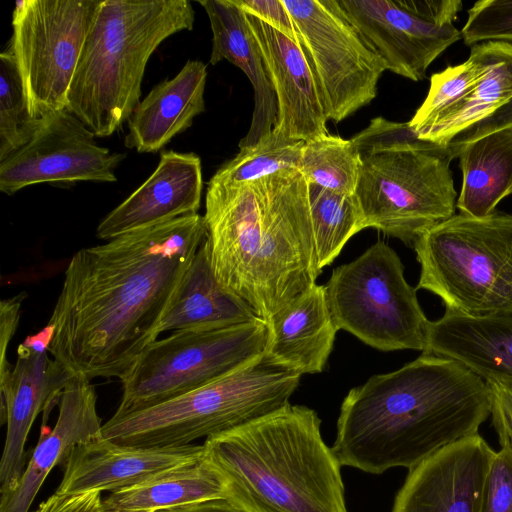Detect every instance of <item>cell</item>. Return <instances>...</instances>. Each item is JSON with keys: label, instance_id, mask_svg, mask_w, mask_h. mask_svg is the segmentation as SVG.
I'll return each instance as SVG.
<instances>
[{"label": "cell", "instance_id": "cell-1", "mask_svg": "<svg viewBox=\"0 0 512 512\" xmlns=\"http://www.w3.org/2000/svg\"><path fill=\"white\" fill-rule=\"evenodd\" d=\"M207 237L191 214L82 248L71 258L48 325L50 355L88 380L127 375Z\"/></svg>", "mask_w": 512, "mask_h": 512}, {"label": "cell", "instance_id": "cell-2", "mask_svg": "<svg viewBox=\"0 0 512 512\" xmlns=\"http://www.w3.org/2000/svg\"><path fill=\"white\" fill-rule=\"evenodd\" d=\"M490 414L483 379L453 359L422 353L348 392L331 448L342 466L365 473L410 470L477 434Z\"/></svg>", "mask_w": 512, "mask_h": 512}, {"label": "cell", "instance_id": "cell-3", "mask_svg": "<svg viewBox=\"0 0 512 512\" xmlns=\"http://www.w3.org/2000/svg\"><path fill=\"white\" fill-rule=\"evenodd\" d=\"M203 216L217 280L266 323L316 284L309 188L299 170L247 185L209 181Z\"/></svg>", "mask_w": 512, "mask_h": 512}, {"label": "cell", "instance_id": "cell-4", "mask_svg": "<svg viewBox=\"0 0 512 512\" xmlns=\"http://www.w3.org/2000/svg\"><path fill=\"white\" fill-rule=\"evenodd\" d=\"M321 419L288 403L205 439L225 477L227 501L243 512H348L341 464L323 440Z\"/></svg>", "mask_w": 512, "mask_h": 512}, {"label": "cell", "instance_id": "cell-5", "mask_svg": "<svg viewBox=\"0 0 512 512\" xmlns=\"http://www.w3.org/2000/svg\"><path fill=\"white\" fill-rule=\"evenodd\" d=\"M194 19L188 0H101L66 110L96 137L121 129L140 102L149 58L171 35L192 30Z\"/></svg>", "mask_w": 512, "mask_h": 512}, {"label": "cell", "instance_id": "cell-6", "mask_svg": "<svg viewBox=\"0 0 512 512\" xmlns=\"http://www.w3.org/2000/svg\"><path fill=\"white\" fill-rule=\"evenodd\" d=\"M302 374L265 352L243 367L156 406L112 416L102 436L114 443L178 447L246 425L287 405Z\"/></svg>", "mask_w": 512, "mask_h": 512}, {"label": "cell", "instance_id": "cell-7", "mask_svg": "<svg viewBox=\"0 0 512 512\" xmlns=\"http://www.w3.org/2000/svg\"><path fill=\"white\" fill-rule=\"evenodd\" d=\"M416 290L438 296L445 311L484 315L512 308V214H454L413 243Z\"/></svg>", "mask_w": 512, "mask_h": 512}, {"label": "cell", "instance_id": "cell-8", "mask_svg": "<svg viewBox=\"0 0 512 512\" xmlns=\"http://www.w3.org/2000/svg\"><path fill=\"white\" fill-rule=\"evenodd\" d=\"M459 150L426 141L415 147L361 156L355 195L365 228L407 245L455 214L451 161Z\"/></svg>", "mask_w": 512, "mask_h": 512}, {"label": "cell", "instance_id": "cell-9", "mask_svg": "<svg viewBox=\"0 0 512 512\" xmlns=\"http://www.w3.org/2000/svg\"><path fill=\"white\" fill-rule=\"evenodd\" d=\"M325 287L338 330L381 351H424L429 320L400 257L385 242L336 267Z\"/></svg>", "mask_w": 512, "mask_h": 512}, {"label": "cell", "instance_id": "cell-10", "mask_svg": "<svg viewBox=\"0 0 512 512\" xmlns=\"http://www.w3.org/2000/svg\"><path fill=\"white\" fill-rule=\"evenodd\" d=\"M261 318L218 329L178 330L152 342L121 380L114 417L138 412L221 378L261 356L267 346Z\"/></svg>", "mask_w": 512, "mask_h": 512}, {"label": "cell", "instance_id": "cell-11", "mask_svg": "<svg viewBox=\"0 0 512 512\" xmlns=\"http://www.w3.org/2000/svg\"><path fill=\"white\" fill-rule=\"evenodd\" d=\"M408 124L420 139L457 150L511 129L512 45H474L466 61L433 74Z\"/></svg>", "mask_w": 512, "mask_h": 512}, {"label": "cell", "instance_id": "cell-12", "mask_svg": "<svg viewBox=\"0 0 512 512\" xmlns=\"http://www.w3.org/2000/svg\"><path fill=\"white\" fill-rule=\"evenodd\" d=\"M101 0L15 3L8 51L35 120L66 109L67 94Z\"/></svg>", "mask_w": 512, "mask_h": 512}, {"label": "cell", "instance_id": "cell-13", "mask_svg": "<svg viewBox=\"0 0 512 512\" xmlns=\"http://www.w3.org/2000/svg\"><path fill=\"white\" fill-rule=\"evenodd\" d=\"M311 67L328 120L338 123L369 104L386 69L338 0H282Z\"/></svg>", "mask_w": 512, "mask_h": 512}, {"label": "cell", "instance_id": "cell-14", "mask_svg": "<svg viewBox=\"0 0 512 512\" xmlns=\"http://www.w3.org/2000/svg\"><path fill=\"white\" fill-rule=\"evenodd\" d=\"M386 69L421 81L432 62L460 40V0H338Z\"/></svg>", "mask_w": 512, "mask_h": 512}, {"label": "cell", "instance_id": "cell-15", "mask_svg": "<svg viewBox=\"0 0 512 512\" xmlns=\"http://www.w3.org/2000/svg\"><path fill=\"white\" fill-rule=\"evenodd\" d=\"M124 158L98 145L94 133L64 109L41 118L30 140L0 161V191L13 195L42 183L115 182Z\"/></svg>", "mask_w": 512, "mask_h": 512}, {"label": "cell", "instance_id": "cell-16", "mask_svg": "<svg viewBox=\"0 0 512 512\" xmlns=\"http://www.w3.org/2000/svg\"><path fill=\"white\" fill-rule=\"evenodd\" d=\"M52 329L47 324L27 337L17 350V360L0 381V418L6 437L0 461V494H8L25 470V443L41 411L59 400L73 376L61 363L48 356ZM0 496V497H1Z\"/></svg>", "mask_w": 512, "mask_h": 512}, {"label": "cell", "instance_id": "cell-17", "mask_svg": "<svg viewBox=\"0 0 512 512\" xmlns=\"http://www.w3.org/2000/svg\"><path fill=\"white\" fill-rule=\"evenodd\" d=\"M494 453L479 433L444 447L409 470L391 512H481Z\"/></svg>", "mask_w": 512, "mask_h": 512}, {"label": "cell", "instance_id": "cell-18", "mask_svg": "<svg viewBox=\"0 0 512 512\" xmlns=\"http://www.w3.org/2000/svg\"><path fill=\"white\" fill-rule=\"evenodd\" d=\"M203 454V444L142 448L120 445L102 436L74 447L63 464L56 493L115 492L197 460Z\"/></svg>", "mask_w": 512, "mask_h": 512}, {"label": "cell", "instance_id": "cell-19", "mask_svg": "<svg viewBox=\"0 0 512 512\" xmlns=\"http://www.w3.org/2000/svg\"><path fill=\"white\" fill-rule=\"evenodd\" d=\"M200 157L162 151L155 171L98 224L96 236L111 240L127 233L197 214L202 197Z\"/></svg>", "mask_w": 512, "mask_h": 512}, {"label": "cell", "instance_id": "cell-20", "mask_svg": "<svg viewBox=\"0 0 512 512\" xmlns=\"http://www.w3.org/2000/svg\"><path fill=\"white\" fill-rule=\"evenodd\" d=\"M277 98L273 130L292 140L328 134V120L311 67L298 43L247 14Z\"/></svg>", "mask_w": 512, "mask_h": 512}, {"label": "cell", "instance_id": "cell-21", "mask_svg": "<svg viewBox=\"0 0 512 512\" xmlns=\"http://www.w3.org/2000/svg\"><path fill=\"white\" fill-rule=\"evenodd\" d=\"M102 426L93 384L73 375L61 393L55 426L42 432L20 480L0 497V512H28L50 471L78 444L102 437Z\"/></svg>", "mask_w": 512, "mask_h": 512}, {"label": "cell", "instance_id": "cell-22", "mask_svg": "<svg viewBox=\"0 0 512 512\" xmlns=\"http://www.w3.org/2000/svg\"><path fill=\"white\" fill-rule=\"evenodd\" d=\"M422 353L453 359L485 382L512 385V308L484 315L445 311L429 321Z\"/></svg>", "mask_w": 512, "mask_h": 512}, {"label": "cell", "instance_id": "cell-23", "mask_svg": "<svg viewBox=\"0 0 512 512\" xmlns=\"http://www.w3.org/2000/svg\"><path fill=\"white\" fill-rule=\"evenodd\" d=\"M210 21L212 50L209 63L227 60L240 68L251 82L254 109L250 128L239 149L258 143L277 120V98L261 49L246 13L234 0H199Z\"/></svg>", "mask_w": 512, "mask_h": 512}, {"label": "cell", "instance_id": "cell-24", "mask_svg": "<svg viewBox=\"0 0 512 512\" xmlns=\"http://www.w3.org/2000/svg\"><path fill=\"white\" fill-rule=\"evenodd\" d=\"M207 65L188 60L176 76L156 85L128 119L124 143L139 153H155L186 131L205 111Z\"/></svg>", "mask_w": 512, "mask_h": 512}, {"label": "cell", "instance_id": "cell-25", "mask_svg": "<svg viewBox=\"0 0 512 512\" xmlns=\"http://www.w3.org/2000/svg\"><path fill=\"white\" fill-rule=\"evenodd\" d=\"M265 353L299 373H320L332 352L336 328L325 285L314 284L267 322Z\"/></svg>", "mask_w": 512, "mask_h": 512}, {"label": "cell", "instance_id": "cell-26", "mask_svg": "<svg viewBox=\"0 0 512 512\" xmlns=\"http://www.w3.org/2000/svg\"><path fill=\"white\" fill-rule=\"evenodd\" d=\"M257 319L244 300L217 280L205 239L184 273L156 335L166 331L218 329Z\"/></svg>", "mask_w": 512, "mask_h": 512}, {"label": "cell", "instance_id": "cell-27", "mask_svg": "<svg viewBox=\"0 0 512 512\" xmlns=\"http://www.w3.org/2000/svg\"><path fill=\"white\" fill-rule=\"evenodd\" d=\"M228 497L225 477L204 452L197 460L111 492L103 504L108 512H162Z\"/></svg>", "mask_w": 512, "mask_h": 512}, {"label": "cell", "instance_id": "cell-28", "mask_svg": "<svg viewBox=\"0 0 512 512\" xmlns=\"http://www.w3.org/2000/svg\"><path fill=\"white\" fill-rule=\"evenodd\" d=\"M462 172L456 209L482 218L512 194V128L464 145L458 153Z\"/></svg>", "mask_w": 512, "mask_h": 512}, {"label": "cell", "instance_id": "cell-29", "mask_svg": "<svg viewBox=\"0 0 512 512\" xmlns=\"http://www.w3.org/2000/svg\"><path fill=\"white\" fill-rule=\"evenodd\" d=\"M308 188L317 268L321 273L348 240L364 229L363 217L355 194L337 193L311 184Z\"/></svg>", "mask_w": 512, "mask_h": 512}, {"label": "cell", "instance_id": "cell-30", "mask_svg": "<svg viewBox=\"0 0 512 512\" xmlns=\"http://www.w3.org/2000/svg\"><path fill=\"white\" fill-rule=\"evenodd\" d=\"M360 167L361 157L351 139L324 134L304 141L298 170L308 184L355 194Z\"/></svg>", "mask_w": 512, "mask_h": 512}, {"label": "cell", "instance_id": "cell-31", "mask_svg": "<svg viewBox=\"0 0 512 512\" xmlns=\"http://www.w3.org/2000/svg\"><path fill=\"white\" fill-rule=\"evenodd\" d=\"M304 141L288 139L274 130L253 146L221 166L210 181L227 185H247L280 171L299 167Z\"/></svg>", "mask_w": 512, "mask_h": 512}, {"label": "cell", "instance_id": "cell-32", "mask_svg": "<svg viewBox=\"0 0 512 512\" xmlns=\"http://www.w3.org/2000/svg\"><path fill=\"white\" fill-rule=\"evenodd\" d=\"M39 120L29 112L18 67L6 49L0 54V161L30 140Z\"/></svg>", "mask_w": 512, "mask_h": 512}, {"label": "cell", "instance_id": "cell-33", "mask_svg": "<svg viewBox=\"0 0 512 512\" xmlns=\"http://www.w3.org/2000/svg\"><path fill=\"white\" fill-rule=\"evenodd\" d=\"M467 13V21L460 31L466 45L487 42L512 45V1L480 0Z\"/></svg>", "mask_w": 512, "mask_h": 512}, {"label": "cell", "instance_id": "cell-34", "mask_svg": "<svg viewBox=\"0 0 512 512\" xmlns=\"http://www.w3.org/2000/svg\"><path fill=\"white\" fill-rule=\"evenodd\" d=\"M351 141L360 157L420 146L426 142L418 137L408 122H392L383 117L373 118Z\"/></svg>", "mask_w": 512, "mask_h": 512}, {"label": "cell", "instance_id": "cell-35", "mask_svg": "<svg viewBox=\"0 0 512 512\" xmlns=\"http://www.w3.org/2000/svg\"><path fill=\"white\" fill-rule=\"evenodd\" d=\"M500 446L486 477L481 512H512V448Z\"/></svg>", "mask_w": 512, "mask_h": 512}, {"label": "cell", "instance_id": "cell-36", "mask_svg": "<svg viewBox=\"0 0 512 512\" xmlns=\"http://www.w3.org/2000/svg\"><path fill=\"white\" fill-rule=\"evenodd\" d=\"M247 14L252 15L300 45L295 23L282 0H234Z\"/></svg>", "mask_w": 512, "mask_h": 512}, {"label": "cell", "instance_id": "cell-37", "mask_svg": "<svg viewBox=\"0 0 512 512\" xmlns=\"http://www.w3.org/2000/svg\"><path fill=\"white\" fill-rule=\"evenodd\" d=\"M491 397V419L499 443L512 448V385L486 382Z\"/></svg>", "mask_w": 512, "mask_h": 512}, {"label": "cell", "instance_id": "cell-38", "mask_svg": "<svg viewBox=\"0 0 512 512\" xmlns=\"http://www.w3.org/2000/svg\"><path fill=\"white\" fill-rule=\"evenodd\" d=\"M26 294L21 292L0 303V381L5 379L12 367L9 364L7 352L9 344L16 333L21 315V307Z\"/></svg>", "mask_w": 512, "mask_h": 512}, {"label": "cell", "instance_id": "cell-39", "mask_svg": "<svg viewBox=\"0 0 512 512\" xmlns=\"http://www.w3.org/2000/svg\"><path fill=\"white\" fill-rule=\"evenodd\" d=\"M33 512H108L103 504L101 492L75 495L54 493Z\"/></svg>", "mask_w": 512, "mask_h": 512}, {"label": "cell", "instance_id": "cell-40", "mask_svg": "<svg viewBox=\"0 0 512 512\" xmlns=\"http://www.w3.org/2000/svg\"><path fill=\"white\" fill-rule=\"evenodd\" d=\"M162 512H243L226 500L210 501Z\"/></svg>", "mask_w": 512, "mask_h": 512}]
</instances>
